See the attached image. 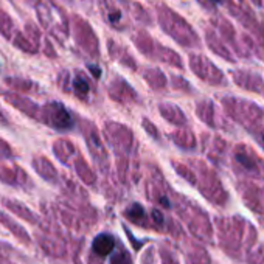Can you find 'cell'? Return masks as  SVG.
I'll return each mask as SVG.
<instances>
[{
	"label": "cell",
	"mask_w": 264,
	"mask_h": 264,
	"mask_svg": "<svg viewBox=\"0 0 264 264\" xmlns=\"http://www.w3.org/2000/svg\"><path fill=\"white\" fill-rule=\"evenodd\" d=\"M238 160H239V162H243V165L247 166V168H255V165L252 163V160H249V159L244 157L243 154H238Z\"/></svg>",
	"instance_id": "8992f818"
},
{
	"label": "cell",
	"mask_w": 264,
	"mask_h": 264,
	"mask_svg": "<svg viewBox=\"0 0 264 264\" xmlns=\"http://www.w3.org/2000/svg\"><path fill=\"white\" fill-rule=\"evenodd\" d=\"M126 214L129 216V219H132V221H138V219H143V218H145V210H143L141 205L134 204V205L126 211Z\"/></svg>",
	"instance_id": "3957f363"
},
{
	"label": "cell",
	"mask_w": 264,
	"mask_h": 264,
	"mask_svg": "<svg viewBox=\"0 0 264 264\" xmlns=\"http://www.w3.org/2000/svg\"><path fill=\"white\" fill-rule=\"evenodd\" d=\"M262 143H264V137H262Z\"/></svg>",
	"instance_id": "30bf717a"
},
{
	"label": "cell",
	"mask_w": 264,
	"mask_h": 264,
	"mask_svg": "<svg viewBox=\"0 0 264 264\" xmlns=\"http://www.w3.org/2000/svg\"><path fill=\"white\" fill-rule=\"evenodd\" d=\"M160 202H162V204H165V205H166V207H168V201H166V199H162V201H160Z\"/></svg>",
	"instance_id": "ba28073f"
},
{
	"label": "cell",
	"mask_w": 264,
	"mask_h": 264,
	"mask_svg": "<svg viewBox=\"0 0 264 264\" xmlns=\"http://www.w3.org/2000/svg\"><path fill=\"white\" fill-rule=\"evenodd\" d=\"M49 109H50V122L55 128L58 129L71 128V117L62 104L53 103L52 106H49Z\"/></svg>",
	"instance_id": "6da1fadb"
},
{
	"label": "cell",
	"mask_w": 264,
	"mask_h": 264,
	"mask_svg": "<svg viewBox=\"0 0 264 264\" xmlns=\"http://www.w3.org/2000/svg\"><path fill=\"white\" fill-rule=\"evenodd\" d=\"M73 87H75V90H77L80 95H86V93L89 92V83H87L84 78H81V77H78V78L73 81Z\"/></svg>",
	"instance_id": "5b68a950"
},
{
	"label": "cell",
	"mask_w": 264,
	"mask_h": 264,
	"mask_svg": "<svg viewBox=\"0 0 264 264\" xmlns=\"http://www.w3.org/2000/svg\"><path fill=\"white\" fill-rule=\"evenodd\" d=\"M154 218H156V221H157L159 224H162V216L159 214V211H154Z\"/></svg>",
	"instance_id": "52a82bcc"
},
{
	"label": "cell",
	"mask_w": 264,
	"mask_h": 264,
	"mask_svg": "<svg viewBox=\"0 0 264 264\" xmlns=\"http://www.w3.org/2000/svg\"><path fill=\"white\" fill-rule=\"evenodd\" d=\"M114 247H115V239L107 233L98 235L93 241V252L100 256L110 255L114 252Z\"/></svg>",
	"instance_id": "7a4b0ae2"
},
{
	"label": "cell",
	"mask_w": 264,
	"mask_h": 264,
	"mask_svg": "<svg viewBox=\"0 0 264 264\" xmlns=\"http://www.w3.org/2000/svg\"><path fill=\"white\" fill-rule=\"evenodd\" d=\"M213 2H216V4H219V2H221V0H213Z\"/></svg>",
	"instance_id": "9c48e42d"
},
{
	"label": "cell",
	"mask_w": 264,
	"mask_h": 264,
	"mask_svg": "<svg viewBox=\"0 0 264 264\" xmlns=\"http://www.w3.org/2000/svg\"><path fill=\"white\" fill-rule=\"evenodd\" d=\"M110 264H131V258H129V255L126 252L120 250V252H117V253L112 255Z\"/></svg>",
	"instance_id": "277c9868"
}]
</instances>
